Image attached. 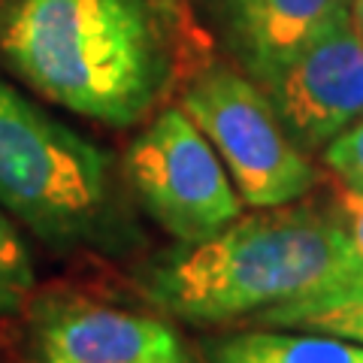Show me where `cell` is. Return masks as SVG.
Instances as JSON below:
<instances>
[{
	"mask_svg": "<svg viewBox=\"0 0 363 363\" xmlns=\"http://www.w3.org/2000/svg\"><path fill=\"white\" fill-rule=\"evenodd\" d=\"M28 342L33 363H191L169 324L76 297L33 306Z\"/></svg>",
	"mask_w": 363,
	"mask_h": 363,
	"instance_id": "7",
	"label": "cell"
},
{
	"mask_svg": "<svg viewBox=\"0 0 363 363\" xmlns=\"http://www.w3.org/2000/svg\"><path fill=\"white\" fill-rule=\"evenodd\" d=\"M124 173L145 212L179 245L206 242L242 215L218 152L182 106L157 112L130 143Z\"/></svg>",
	"mask_w": 363,
	"mask_h": 363,
	"instance_id": "5",
	"label": "cell"
},
{
	"mask_svg": "<svg viewBox=\"0 0 363 363\" xmlns=\"http://www.w3.org/2000/svg\"><path fill=\"white\" fill-rule=\"evenodd\" d=\"M348 242H351V255H354V267H357V279H363V197L360 194H348Z\"/></svg>",
	"mask_w": 363,
	"mask_h": 363,
	"instance_id": "13",
	"label": "cell"
},
{
	"mask_svg": "<svg viewBox=\"0 0 363 363\" xmlns=\"http://www.w3.org/2000/svg\"><path fill=\"white\" fill-rule=\"evenodd\" d=\"M260 88L303 152L324 149L357 124L363 118V33L351 6Z\"/></svg>",
	"mask_w": 363,
	"mask_h": 363,
	"instance_id": "6",
	"label": "cell"
},
{
	"mask_svg": "<svg viewBox=\"0 0 363 363\" xmlns=\"http://www.w3.org/2000/svg\"><path fill=\"white\" fill-rule=\"evenodd\" d=\"M345 9L348 0H230L233 37L252 79L267 82Z\"/></svg>",
	"mask_w": 363,
	"mask_h": 363,
	"instance_id": "8",
	"label": "cell"
},
{
	"mask_svg": "<svg viewBox=\"0 0 363 363\" xmlns=\"http://www.w3.org/2000/svg\"><path fill=\"white\" fill-rule=\"evenodd\" d=\"M0 61L52 104L130 128L176 82L173 0H0Z\"/></svg>",
	"mask_w": 363,
	"mask_h": 363,
	"instance_id": "1",
	"label": "cell"
},
{
	"mask_svg": "<svg viewBox=\"0 0 363 363\" xmlns=\"http://www.w3.org/2000/svg\"><path fill=\"white\" fill-rule=\"evenodd\" d=\"M37 272L21 233L9 215L0 209V318L18 312L30 297Z\"/></svg>",
	"mask_w": 363,
	"mask_h": 363,
	"instance_id": "11",
	"label": "cell"
},
{
	"mask_svg": "<svg viewBox=\"0 0 363 363\" xmlns=\"http://www.w3.org/2000/svg\"><path fill=\"white\" fill-rule=\"evenodd\" d=\"M255 321L267 327H288V330L324 333L345 342L363 345V279H351L345 285L306 297L300 303H285L260 312Z\"/></svg>",
	"mask_w": 363,
	"mask_h": 363,
	"instance_id": "10",
	"label": "cell"
},
{
	"mask_svg": "<svg viewBox=\"0 0 363 363\" xmlns=\"http://www.w3.org/2000/svg\"><path fill=\"white\" fill-rule=\"evenodd\" d=\"M212 363H363V345L324 333H240L215 342Z\"/></svg>",
	"mask_w": 363,
	"mask_h": 363,
	"instance_id": "9",
	"label": "cell"
},
{
	"mask_svg": "<svg viewBox=\"0 0 363 363\" xmlns=\"http://www.w3.org/2000/svg\"><path fill=\"white\" fill-rule=\"evenodd\" d=\"M182 109L218 152L242 203L285 206L318 185V169L288 136L264 88L224 64L200 70L182 91Z\"/></svg>",
	"mask_w": 363,
	"mask_h": 363,
	"instance_id": "4",
	"label": "cell"
},
{
	"mask_svg": "<svg viewBox=\"0 0 363 363\" xmlns=\"http://www.w3.org/2000/svg\"><path fill=\"white\" fill-rule=\"evenodd\" d=\"M321 157L345 185L348 194L363 197V118L327 143Z\"/></svg>",
	"mask_w": 363,
	"mask_h": 363,
	"instance_id": "12",
	"label": "cell"
},
{
	"mask_svg": "<svg viewBox=\"0 0 363 363\" xmlns=\"http://www.w3.org/2000/svg\"><path fill=\"white\" fill-rule=\"evenodd\" d=\"M0 209L55 248H100L121 233L109 155L4 79Z\"/></svg>",
	"mask_w": 363,
	"mask_h": 363,
	"instance_id": "3",
	"label": "cell"
},
{
	"mask_svg": "<svg viewBox=\"0 0 363 363\" xmlns=\"http://www.w3.org/2000/svg\"><path fill=\"white\" fill-rule=\"evenodd\" d=\"M357 279L345 227L309 206L240 215L206 242L179 245L143 272V294L197 324L276 309Z\"/></svg>",
	"mask_w": 363,
	"mask_h": 363,
	"instance_id": "2",
	"label": "cell"
},
{
	"mask_svg": "<svg viewBox=\"0 0 363 363\" xmlns=\"http://www.w3.org/2000/svg\"><path fill=\"white\" fill-rule=\"evenodd\" d=\"M354 21H357V28L363 33V0H354Z\"/></svg>",
	"mask_w": 363,
	"mask_h": 363,
	"instance_id": "14",
	"label": "cell"
}]
</instances>
